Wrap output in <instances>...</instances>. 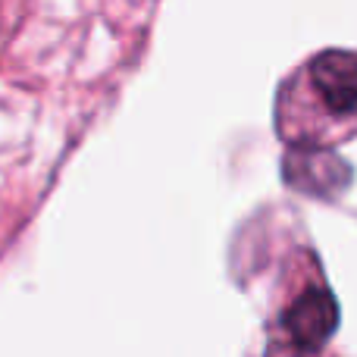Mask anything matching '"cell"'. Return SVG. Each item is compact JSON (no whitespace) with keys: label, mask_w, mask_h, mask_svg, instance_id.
Here are the masks:
<instances>
[{"label":"cell","mask_w":357,"mask_h":357,"mask_svg":"<svg viewBox=\"0 0 357 357\" xmlns=\"http://www.w3.org/2000/svg\"><path fill=\"white\" fill-rule=\"evenodd\" d=\"M276 132L289 148L329 151L357 135V54L320 50L276 94Z\"/></svg>","instance_id":"6da1fadb"},{"label":"cell","mask_w":357,"mask_h":357,"mask_svg":"<svg viewBox=\"0 0 357 357\" xmlns=\"http://www.w3.org/2000/svg\"><path fill=\"white\" fill-rule=\"evenodd\" d=\"M335 326H339V304L329 285L323 282L320 270L314 279H304L289 298H285L282 310H279V345L285 351H301L314 354L323 351L333 339Z\"/></svg>","instance_id":"7a4b0ae2"}]
</instances>
